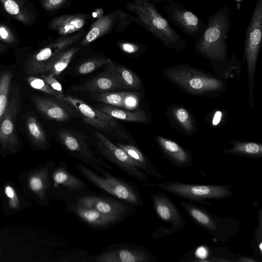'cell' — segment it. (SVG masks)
<instances>
[{
	"mask_svg": "<svg viewBox=\"0 0 262 262\" xmlns=\"http://www.w3.org/2000/svg\"><path fill=\"white\" fill-rule=\"evenodd\" d=\"M164 76L182 91L199 97H217L227 88L225 82L211 73L188 64L166 68Z\"/></svg>",
	"mask_w": 262,
	"mask_h": 262,
	"instance_id": "obj_1",
	"label": "cell"
},
{
	"mask_svg": "<svg viewBox=\"0 0 262 262\" xmlns=\"http://www.w3.org/2000/svg\"><path fill=\"white\" fill-rule=\"evenodd\" d=\"M75 167L90 183L116 199L135 206L143 205L142 196L134 184L114 176L106 168L99 165L90 168L76 163Z\"/></svg>",
	"mask_w": 262,
	"mask_h": 262,
	"instance_id": "obj_2",
	"label": "cell"
},
{
	"mask_svg": "<svg viewBox=\"0 0 262 262\" xmlns=\"http://www.w3.org/2000/svg\"><path fill=\"white\" fill-rule=\"evenodd\" d=\"M127 9L134 13L141 24L167 47L181 51L185 48L180 36L168 21L147 0H135L129 3Z\"/></svg>",
	"mask_w": 262,
	"mask_h": 262,
	"instance_id": "obj_3",
	"label": "cell"
},
{
	"mask_svg": "<svg viewBox=\"0 0 262 262\" xmlns=\"http://www.w3.org/2000/svg\"><path fill=\"white\" fill-rule=\"evenodd\" d=\"M180 206L196 225L212 235L214 241L224 243L239 228L237 220L231 216L220 217L190 201H182Z\"/></svg>",
	"mask_w": 262,
	"mask_h": 262,
	"instance_id": "obj_4",
	"label": "cell"
},
{
	"mask_svg": "<svg viewBox=\"0 0 262 262\" xmlns=\"http://www.w3.org/2000/svg\"><path fill=\"white\" fill-rule=\"evenodd\" d=\"M227 14L221 9L212 16L202 37L196 45V51L208 60L220 61L227 57L226 38L228 30Z\"/></svg>",
	"mask_w": 262,
	"mask_h": 262,
	"instance_id": "obj_5",
	"label": "cell"
},
{
	"mask_svg": "<svg viewBox=\"0 0 262 262\" xmlns=\"http://www.w3.org/2000/svg\"><path fill=\"white\" fill-rule=\"evenodd\" d=\"M156 186L161 189L190 202L210 205L207 200H222L229 197L234 192L229 185H202L165 181L163 183L148 186Z\"/></svg>",
	"mask_w": 262,
	"mask_h": 262,
	"instance_id": "obj_6",
	"label": "cell"
},
{
	"mask_svg": "<svg viewBox=\"0 0 262 262\" xmlns=\"http://www.w3.org/2000/svg\"><path fill=\"white\" fill-rule=\"evenodd\" d=\"M262 31V0H257L246 32L245 56L249 81V102L254 104V87L256 67L261 45Z\"/></svg>",
	"mask_w": 262,
	"mask_h": 262,
	"instance_id": "obj_7",
	"label": "cell"
},
{
	"mask_svg": "<svg viewBox=\"0 0 262 262\" xmlns=\"http://www.w3.org/2000/svg\"><path fill=\"white\" fill-rule=\"evenodd\" d=\"M52 195L66 203L91 192L87 184L71 172L66 162H61L51 174Z\"/></svg>",
	"mask_w": 262,
	"mask_h": 262,
	"instance_id": "obj_8",
	"label": "cell"
},
{
	"mask_svg": "<svg viewBox=\"0 0 262 262\" xmlns=\"http://www.w3.org/2000/svg\"><path fill=\"white\" fill-rule=\"evenodd\" d=\"M158 258L147 249L139 245L117 243L103 249L99 254L91 256L89 261L95 262H156Z\"/></svg>",
	"mask_w": 262,
	"mask_h": 262,
	"instance_id": "obj_9",
	"label": "cell"
},
{
	"mask_svg": "<svg viewBox=\"0 0 262 262\" xmlns=\"http://www.w3.org/2000/svg\"><path fill=\"white\" fill-rule=\"evenodd\" d=\"M94 135L98 141L97 145L98 150L104 158L115 164L127 176L148 186V176L135 166L131 158L122 149L100 133L96 132Z\"/></svg>",
	"mask_w": 262,
	"mask_h": 262,
	"instance_id": "obj_10",
	"label": "cell"
},
{
	"mask_svg": "<svg viewBox=\"0 0 262 262\" xmlns=\"http://www.w3.org/2000/svg\"><path fill=\"white\" fill-rule=\"evenodd\" d=\"M64 101L71 104L82 115L84 121L87 124L119 139H128L114 118L108 114L70 95L65 96Z\"/></svg>",
	"mask_w": 262,
	"mask_h": 262,
	"instance_id": "obj_11",
	"label": "cell"
},
{
	"mask_svg": "<svg viewBox=\"0 0 262 262\" xmlns=\"http://www.w3.org/2000/svg\"><path fill=\"white\" fill-rule=\"evenodd\" d=\"M73 201L102 214L121 217L124 220L136 211V206L134 205L117 199L95 194L91 191Z\"/></svg>",
	"mask_w": 262,
	"mask_h": 262,
	"instance_id": "obj_12",
	"label": "cell"
},
{
	"mask_svg": "<svg viewBox=\"0 0 262 262\" xmlns=\"http://www.w3.org/2000/svg\"><path fill=\"white\" fill-rule=\"evenodd\" d=\"M66 210L74 214L89 227L97 230L108 229L125 220L121 217L102 214L73 201L66 203Z\"/></svg>",
	"mask_w": 262,
	"mask_h": 262,
	"instance_id": "obj_13",
	"label": "cell"
},
{
	"mask_svg": "<svg viewBox=\"0 0 262 262\" xmlns=\"http://www.w3.org/2000/svg\"><path fill=\"white\" fill-rule=\"evenodd\" d=\"M152 206L157 217L168 224L175 231L184 228L186 223L177 207L165 193L157 192L150 193Z\"/></svg>",
	"mask_w": 262,
	"mask_h": 262,
	"instance_id": "obj_14",
	"label": "cell"
},
{
	"mask_svg": "<svg viewBox=\"0 0 262 262\" xmlns=\"http://www.w3.org/2000/svg\"><path fill=\"white\" fill-rule=\"evenodd\" d=\"M82 33L69 37L58 39L41 49L32 57L30 66H33L35 72H43L46 64L62 51L76 42L81 37Z\"/></svg>",
	"mask_w": 262,
	"mask_h": 262,
	"instance_id": "obj_15",
	"label": "cell"
},
{
	"mask_svg": "<svg viewBox=\"0 0 262 262\" xmlns=\"http://www.w3.org/2000/svg\"><path fill=\"white\" fill-rule=\"evenodd\" d=\"M156 140L163 157L174 166L183 168L191 166L193 156L190 150L159 135L156 136Z\"/></svg>",
	"mask_w": 262,
	"mask_h": 262,
	"instance_id": "obj_16",
	"label": "cell"
},
{
	"mask_svg": "<svg viewBox=\"0 0 262 262\" xmlns=\"http://www.w3.org/2000/svg\"><path fill=\"white\" fill-rule=\"evenodd\" d=\"M19 105L14 97L10 102L0 122V143L4 147H12L18 142L14 130V122Z\"/></svg>",
	"mask_w": 262,
	"mask_h": 262,
	"instance_id": "obj_17",
	"label": "cell"
},
{
	"mask_svg": "<svg viewBox=\"0 0 262 262\" xmlns=\"http://www.w3.org/2000/svg\"><path fill=\"white\" fill-rule=\"evenodd\" d=\"M167 116L173 127L187 136L196 132V124L191 113L184 107L174 104L167 109Z\"/></svg>",
	"mask_w": 262,
	"mask_h": 262,
	"instance_id": "obj_18",
	"label": "cell"
},
{
	"mask_svg": "<svg viewBox=\"0 0 262 262\" xmlns=\"http://www.w3.org/2000/svg\"><path fill=\"white\" fill-rule=\"evenodd\" d=\"M119 89H123L122 85L116 77L107 70L92 79L73 88L74 91L91 93H104Z\"/></svg>",
	"mask_w": 262,
	"mask_h": 262,
	"instance_id": "obj_19",
	"label": "cell"
},
{
	"mask_svg": "<svg viewBox=\"0 0 262 262\" xmlns=\"http://www.w3.org/2000/svg\"><path fill=\"white\" fill-rule=\"evenodd\" d=\"M117 145L122 149L131 158L134 165L147 176L165 180V177L157 170L152 162L137 147L118 143Z\"/></svg>",
	"mask_w": 262,
	"mask_h": 262,
	"instance_id": "obj_20",
	"label": "cell"
},
{
	"mask_svg": "<svg viewBox=\"0 0 262 262\" xmlns=\"http://www.w3.org/2000/svg\"><path fill=\"white\" fill-rule=\"evenodd\" d=\"M85 20V16L81 14L61 15L51 21L49 28L60 35H67L80 30Z\"/></svg>",
	"mask_w": 262,
	"mask_h": 262,
	"instance_id": "obj_21",
	"label": "cell"
},
{
	"mask_svg": "<svg viewBox=\"0 0 262 262\" xmlns=\"http://www.w3.org/2000/svg\"><path fill=\"white\" fill-rule=\"evenodd\" d=\"M32 98L36 109L48 118L58 121L69 119L66 111L54 101L38 95H33Z\"/></svg>",
	"mask_w": 262,
	"mask_h": 262,
	"instance_id": "obj_22",
	"label": "cell"
},
{
	"mask_svg": "<svg viewBox=\"0 0 262 262\" xmlns=\"http://www.w3.org/2000/svg\"><path fill=\"white\" fill-rule=\"evenodd\" d=\"M118 13H113L101 16L91 26L90 30L82 40L81 44L87 45L107 33L118 19Z\"/></svg>",
	"mask_w": 262,
	"mask_h": 262,
	"instance_id": "obj_23",
	"label": "cell"
},
{
	"mask_svg": "<svg viewBox=\"0 0 262 262\" xmlns=\"http://www.w3.org/2000/svg\"><path fill=\"white\" fill-rule=\"evenodd\" d=\"M233 147L230 148H223L225 154L236 156L257 159L262 157V144L259 143L247 142L238 140L229 141Z\"/></svg>",
	"mask_w": 262,
	"mask_h": 262,
	"instance_id": "obj_24",
	"label": "cell"
},
{
	"mask_svg": "<svg viewBox=\"0 0 262 262\" xmlns=\"http://www.w3.org/2000/svg\"><path fill=\"white\" fill-rule=\"evenodd\" d=\"M106 70L116 77L123 89L137 90L142 86L139 78L133 72L125 67L116 66L111 61L107 64Z\"/></svg>",
	"mask_w": 262,
	"mask_h": 262,
	"instance_id": "obj_25",
	"label": "cell"
},
{
	"mask_svg": "<svg viewBox=\"0 0 262 262\" xmlns=\"http://www.w3.org/2000/svg\"><path fill=\"white\" fill-rule=\"evenodd\" d=\"M6 12L17 20L29 25L34 20L32 11L24 0H0Z\"/></svg>",
	"mask_w": 262,
	"mask_h": 262,
	"instance_id": "obj_26",
	"label": "cell"
},
{
	"mask_svg": "<svg viewBox=\"0 0 262 262\" xmlns=\"http://www.w3.org/2000/svg\"><path fill=\"white\" fill-rule=\"evenodd\" d=\"M173 21L187 33L193 35L196 33L200 28V21L193 13L178 8L171 12Z\"/></svg>",
	"mask_w": 262,
	"mask_h": 262,
	"instance_id": "obj_27",
	"label": "cell"
},
{
	"mask_svg": "<svg viewBox=\"0 0 262 262\" xmlns=\"http://www.w3.org/2000/svg\"><path fill=\"white\" fill-rule=\"evenodd\" d=\"M78 50L73 47L62 51L46 64L43 72L57 76L66 69Z\"/></svg>",
	"mask_w": 262,
	"mask_h": 262,
	"instance_id": "obj_28",
	"label": "cell"
},
{
	"mask_svg": "<svg viewBox=\"0 0 262 262\" xmlns=\"http://www.w3.org/2000/svg\"><path fill=\"white\" fill-rule=\"evenodd\" d=\"M52 167H45L38 173L31 176L29 180L30 188L35 193L39 194L42 200H45L46 191L50 188L49 173Z\"/></svg>",
	"mask_w": 262,
	"mask_h": 262,
	"instance_id": "obj_29",
	"label": "cell"
},
{
	"mask_svg": "<svg viewBox=\"0 0 262 262\" xmlns=\"http://www.w3.org/2000/svg\"><path fill=\"white\" fill-rule=\"evenodd\" d=\"M99 110L114 118L129 122L145 123L148 118L142 111L130 112L108 105L100 107Z\"/></svg>",
	"mask_w": 262,
	"mask_h": 262,
	"instance_id": "obj_30",
	"label": "cell"
},
{
	"mask_svg": "<svg viewBox=\"0 0 262 262\" xmlns=\"http://www.w3.org/2000/svg\"><path fill=\"white\" fill-rule=\"evenodd\" d=\"M12 76L11 73L8 71L3 73L0 77V122L7 107Z\"/></svg>",
	"mask_w": 262,
	"mask_h": 262,
	"instance_id": "obj_31",
	"label": "cell"
},
{
	"mask_svg": "<svg viewBox=\"0 0 262 262\" xmlns=\"http://www.w3.org/2000/svg\"><path fill=\"white\" fill-rule=\"evenodd\" d=\"M27 126L33 141L39 146H45L46 143V135L36 118L33 116L28 118Z\"/></svg>",
	"mask_w": 262,
	"mask_h": 262,
	"instance_id": "obj_32",
	"label": "cell"
},
{
	"mask_svg": "<svg viewBox=\"0 0 262 262\" xmlns=\"http://www.w3.org/2000/svg\"><path fill=\"white\" fill-rule=\"evenodd\" d=\"M111 60L109 58H93L89 59L80 64L77 69V72L81 75L89 74L99 68L107 64Z\"/></svg>",
	"mask_w": 262,
	"mask_h": 262,
	"instance_id": "obj_33",
	"label": "cell"
},
{
	"mask_svg": "<svg viewBox=\"0 0 262 262\" xmlns=\"http://www.w3.org/2000/svg\"><path fill=\"white\" fill-rule=\"evenodd\" d=\"M30 85L33 89L47 93L55 98L64 101V95L53 90L42 78L34 77L27 78Z\"/></svg>",
	"mask_w": 262,
	"mask_h": 262,
	"instance_id": "obj_34",
	"label": "cell"
},
{
	"mask_svg": "<svg viewBox=\"0 0 262 262\" xmlns=\"http://www.w3.org/2000/svg\"><path fill=\"white\" fill-rule=\"evenodd\" d=\"M126 92H104L97 96V100L116 106H123V99Z\"/></svg>",
	"mask_w": 262,
	"mask_h": 262,
	"instance_id": "obj_35",
	"label": "cell"
},
{
	"mask_svg": "<svg viewBox=\"0 0 262 262\" xmlns=\"http://www.w3.org/2000/svg\"><path fill=\"white\" fill-rule=\"evenodd\" d=\"M258 225L257 226L255 231V234L254 235V246L253 249L257 256L259 255L260 257L261 256L262 254V247H261V209H260L258 211Z\"/></svg>",
	"mask_w": 262,
	"mask_h": 262,
	"instance_id": "obj_36",
	"label": "cell"
},
{
	"mask_svg": "<svg viewBox=\"0 0 262 262\" xmlns=\"http://www.w3.org/2000/svg\"><path fill=\"white\" fill-rule=\"evenodd\" d=\"M139 103V98L136 93L126 92L123 99L122 107L127 110H133L138 106Z\"/></svg>",
	"mask_w": 262,
	"mask_h": 262,
	"instance_id": "obj_37",
	"label": "cell"
},
{
	"mask_svg": "<svg viewBox=\"0 0 262 262\" xmlns=\"http://www.w3.org/2000/svg\"><path fill=\"white\" fill-rule=\"evenodd\" d=\"M5 194L8 199L9 205L12 209H16L19 205V200L14 189L10 185L5 186Z\"/></svg>",
	"mask_w": 262,
	"mask_h": 262,
	"instance_id": "obj_38",
	"label": "cell"
},
{
	"mask_svg": "<svg viewBox=\"0 0 262 262\" xmlns=\"http://www.w3.org/2000/svg\"><path fill=\"white\" fill-rule=\"evenodd\" d=\"M0 40L7 43L15 41V37L11 30L6 25L0 24Z\"/></svg>",
	"mask_w": 262,
	"mask_h": 262,
	"instance_id": "obj_39",
	"label": "cell"
},
{
	"mask_svg": "<svg viewBox=\"0 0 262 262\" xmlns=\"http://www.w3.org/2000/svg\"><path fill=\"white\" fill-rule=\"evenodd\" d=\"M41 78L55 91L64 95L62 87L61 84L55 78L54 75L51 73L46 75H43Z\"/></svg>",
	"mask_w": 262,
	"mask_h": 262,
	"instance_id": "obj_40",
	"label": "cell"
},
{
	"mask_svg": "<svg viewBox=\"0 0 262 262\" xmlns=\"http://www.w3.org/2000/svg\"><path fill=\"white\" fill-rule=\"evenodd\" d=\"M67 0H43L42 5L48 10H53L60 8Z\"/></svg>",
	"mask_w": 262,
	"mask_h": 262,
	"instance_id": "obj_41",
	"label": "cell"
},
{
	"mask_svg": "<svg viewBox=\"0 0 262 262\" xmlns=\"http://www.w3.org/2000/svg\"><path fill=\"white\" fill-rule=\"evenodd\" d=\"M119 46L123 52L128 54L134 53L139 50L138 46L130 42L120 43Z\"/></svg>",
	"mask_w": 262,
	"mask_h": 262,
	"instance_id": "obj_42",
	"label": "cell"
},
{
	"mask_svg": "<svg viewBox=\"0 0 262 262\" xmlns=\"http://www.w3.org/2000/svg\"><path fill=\"white\" fill-rule=\"evenodd\" d=\"M222 117V112L221 111H217L213 115L212 120V124L213 126H217L220 123Z\"/></svg>",
	"mask_w": 262,
	"mask_h": 262,
	"instance_id": "obj_43",
	"label": "cell"
},
{
	"mask_svg": "<svg viewBox=\"0 0 262 262\" xmlns=\"http://www.w3.org/2000/svg\"><path fill=\"white\" fill-rule=\"evenodd\" d=\"M208 250L204 247H200L196 251V256L199 258H206L208 255Z\"/></svg>",
	"mask_w": 262,
	"mask_h": 262,
	"instance_id": "obj_44",
	"label": "cell"
},
{
	"mask_svg": "<svg viewBox=\"0 0 262 262\" xmlns=\"http://www.w3.org/2000/svg\"><path fill=\"white\" fill-rule=\"evenodd\" d=\"M236 261H242V262H248V261H252V262H256V260H255V259H254L253 258H249V257H241V258H239V259L237 260Z\"/></svg>",
	"mask_w": 262,
	"mask_h": 262,
	"instance_id": "obj_45",
	"label": "cell"
},
{
	"mask_svg": "<svg viewBox=\"0 0 262 262\" xmlns=\"http://www.w3.org/2000/svg\"><path fill=\"white\" fill-rule=\"evenodd\" d=\"M3 48V47L1 44H0V52L2 51V49Z\"/></svg>",
	"mask_w": 262,
	"mask_h": 262,
	"instance_id": "obj_46",
	"label": "cell"
}]
</instances>
